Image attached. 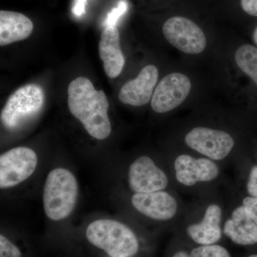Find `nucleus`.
Here are the masks:
<instances>
[{
	"label": "nucleus",
	"instance_id": "f257e3e1",
	"mask_svg": "<svg viewBox=\"0 0 257 257\" xmlns=\"http://www.w3.org/2000/svg\"><path fill=\"white\" fill-rule=\"evenodd\" d=\"M67 104L71 114L81 121L86 131L96 140L110 135L109 101L103 90H96L89 79L79 77L69 84Z\"/></svg>",
	"mask_w": 257,
	"mask_h": 257
},
{
	"label": "nucleus",
	"instance_id": "f03ea898",
	"mask_svg": "<svg viewBox=\"0 0 257 257\" xmlns=\"http://www.w3.org/2000/svg\"><path fill=\"white\" fill-rule=\"evenodd\" d=\"M78 197V184L69 170L57 168L47 176L43 192L44 209L49 219L60 221L73 211Z\"/></svg>",
	"mask_w": 257,
	"mask_h": 257
},
{
	"label": "nucleus",
	"instance_id": "7ed1b4c3",
	"mask_svg": "<svg viewBox=\"0 0 257 257\" xmlns=\"http://www.w3.org/2000/svg\"><path fill=\"white\" fill-rule=\"evenodd\" d=\"M86 236L96 247L111 257H131L138 253L136 235L126 225L111 219H99L88 226Z\"/></svg>",
	"mask_w": 257,
	"mask_h": 257
},
{
	"label": "nucleus",
	"instance_id": "20e7f679",
	"mask_svg": "<svg viewBox=\"0 0 257 257\" xmlns=\"http://www.w3.org/2000/svg\"><path fill=\"white\" fill-rule=\"evenodd\" d=\"M45 92L40 85L27 84L10 95L2 110V124L15 130L40 114L45 104Z\"/></svg>",
	"mask_w": 257,
	"mask_h": 257
},
{
	"label": "nucleus",
	"instance_id": "39448f33",
	"mask_svg": "<svg viewBox=\"0 0 257 257\" xmlns=\"http://www.w3.org/2000/svg\"><path fill=\"white\" fill-rule=\"evenodd\" d=\"M37 156L29 147L12 149L0 157V187L10 188L28 179L36 170Z\"/></svg>",
	"mask_w": 257,
	"mask_h": 257
},
{
	"label": "nucleus",
	"instance_id": "423d86ee",
	"mask_svg": "<svg viewBox=\"0 0 257 257\" xmlns=\"http://www.w3.org/2000/svg\"><path fill=\"white\" fill-rule=\"evenodd\" d=\"M162 31L167 41L184 53L198 55L207 46V38L202 29L184 17H173L167 20Z\"/></svg>",
	"mask_w": 257,
	"mask_h": 257
},
{
	"label": "nucleus",
	"instance_id": "0eeeda50",
	"mask_svg": "<svg viewBox=\"0 0 257 257\" xmlns=\"http://www.w3.org/2000/svg\"><path fill=\"white\" fill-rule=\"evenodd\" d=\"M191 89L192 83L185 74H167L155 88L151 101L152 109L160 114L173 110L187 99Z\"/></svg>",
	"mask_w": 257,
	"mask_h": 257
},
{
	"label": "nucleus",
	"instance_id": "6e6552de",
	"mask_svg": "<svg viewBox=\"0 0 257 257\" xmlns=\"http://www.w3.org/2000/svg\"><path fill=\"white\" fill-rule=\"evenodd\" d=\"M187 146L211 160H221L232 150L234 141L232 137L220 130L198 126L185 137Z\"/></svg>",
	"mask_w": 257,
	"mask_h": 257
},
{
	"label": "nucleus",
	"instance_id": "1a4fd4ad",
	"mask_svg": "<svg viewBox=\"0 0 257 257\" xmlns=\"http://www.w3.org/2000/svg\"><path fill=\"white\" fill-rule=\"evenodd\" d=\"M130 189L135 193H150L163 190L168 179L149 157H139L130 165L128 172Z\"/></svg>",
	"mask_w": 257,
	"mask_h": 257
},
{
	"label": "nucleus",
	"instance_id": "9d476101",
	"mask_svg": "<svg viewBox=\"0 0 257 257\" xmlns=\"http://www.w3.org/2000/svg\"><path fill=\"white\" fill-rule=\"evenodd\" d=\"M159 71L156 66L147 65L136 78L125 83L120 89L119 99L128 105L140 106L151 100L157 81Z\"/></svg>",
	"mask_w": 257,
	"mask_h": 257
},
{
	"label": "nucleus",
	"instance_id": "9b49d317",
	"mask_svg": "<svg viewBox=\"0 0 257 257\" xmlns=\"http://www.w3.org/2000/svg\"><path fill=\"white\" fill-rule=\"evenodd\" d=\"M175 169L177 180L187 187L198 182H210L219 174L217 165L212 161L205 158H193L188 155L177 157Z\"/></svg>",
	"mask_w": 257,
	"mask_h": 257
},
{
	"label": "nucleus",
	"instance_id": "f8f14e48",
	"mask_svg": "<svg viewBox=\"0 0 257 257\" xmlns=\"http://www.w3.org/2000/svg\"><path fill=\"white\" fill-rule=\"evenodd\" d=\"M132 203L139 212L155 220H169L175 216L177 211L175 198L163 191L136 193L132 198Z\"/></svg>",
	"mask_w": 257,
	"mask_h": 257
},
{
	"label": "nucleus",
	"instance_id": "ddd939ff",
	"mask_svg": "<svg viewBox=\"0 0 257 257\" xmlns=\"http://www.w3.org/2000/svg\"><path fill=\"white\" fill-rule=\"evenodd\" d=\"M99 53L106 75L112 79L119 76L124 68L125 60L120 47L119 32L116 27H107L103 30Z\"/></svg>",
	"mask_w": 257,
	"mask_h": 257
},
{
	"label": "nucleus",
	"instance_id": "4468645a",
	"mask_svg": "<svg viewBox=\"0 0 257 257\" xmlns=\"http://www.w3.org/2000/svg\"><path fill=\"white\" fill-rule=\"evenodd\" d=\"M223 231L236 244L248 246L257 243V224L243 205L233 211L231 218L225 222Z\"/></svg>",
	"mask_w": 257,
	"mask_h": 257
},
{
	"label": "nucleus",
	"instance_id": "2eb2a0df",
	"mask_svg": "<svg viewBox=\"0 0 257 257\" xmlns=\"http://www.w3.org/2000/svg\"><path fill=\"white\" fill-rule=\"evenodd\" d=\"M221 208L217 204H211L206 209L201 222L189 225L187 227V234L199 244H214L221 238Z\"/></svg>",
	"mask_w": 257,
	"mask_h": 257
},
{
	"label": "nucleus",
	"instance_id": "dca6fc26",
	"mask_svg": "<svg viewBox=\"0 0 257 257\" xmlns=\"http://www.w3.org/2000/svg\"><path fill=\"white\" fill-rule=\"evenodd\" d=\"M33 23L28 17L16 12H0V45L2 47L28 38Z\"/></svg>",
	"mask_w": 257,
	"mask_h": 257
},
{
	"label": "nucleus",
	"instance_id": "f3484780",
	"mask_svg": "<svg viewBox=\"0 0 257 257\" xmlns=\"http://www.w3.org/2000/svg\"><path fill=\"white\" fill-rule=\"evenodd\" d=\"M236 64L257 85V48L250 45H243L235 53Z\"/></svg>",
	"mask_w": 257,
	"mask_h": 257
},
{
	"label": "nucleus",
	"instance_id": "a211bd4d",
	"mask_svg": "<svg viewBox=\"0 0 257 257\" xmlns=\"http://www.w3.org/2000/svg\"><path fill=\"white\" fill-rule=\"evenodd\" d=\"M190 257H231L229 251L219 245H202L194 248Z\"/></svg>",
	"mask_w": 257,
	"mask_h": 257
},
{
	"label": "nucleus",
	"instance_id": "6ab92c4d",
	"mask_svg": "<svg viewBox=\"0 0 257 257\" xmlns=\"http://www.w3.org/2000/svg\"><path fill=\"white\" fill-rule=\"evenodd\" d=\"M128 8V2L126 0H120L116 7L111 9L106 15L104 22V27H116L120 18L127 12Z\"/></svg>",
	"mask_w": 257,
	"mask_h": 257
},
{
	"label": "nucleus",
	"instance_id": "aec40b11",
	"mask_svg": "<svg viewBox=\"0 0 257 257\" xmlns=\"http://www.w3.org/2000/svg\"><path fill=\"white\" fill-rule=\"evenodd\" d=\"M0 257H21L20 249L3 235L0 236Z\"/></svg>",
	"mask_w": 257,
	"mask_h": 257
},
{
	"label": "nucleus",
	"instance_id": "412c9836",
	"mask_svg": "<svg viewBox=\"0 0 257 257\" xmlns=\"http://www.w3.org/2000/svg\"><path fill=\"white\" fill-rule=\"evenodd\" d=\"M243 207L257 224V198L245 197L243 200Z\"/></svg>",
	"mask_w": 257,
	"mask_h": 257
},
{
	"label": "nucleus",
	"instance_id": "4be33fe9",
	"mask_svg": "<svg viewBox=\"0 0 257 257\" xmlns=\"http://www.w3.org/2000/svg\"><path fill=\"white\" fill-rule=\"evenodd\" d=\"M246 189L250 197L257 198V166H253L250 171Z\"/></svg>",
	"mask_w": 257,
	"mask_h": 257
},
{
	"label": "nucleus",
	"instance_id": "5701e85b",
	"mask_svg": "<svg viewBox=\"0 0 257 257\" xmlns=\"http://www.w3.org/2000/svg\"><path fill=\"white\" fill-rule=\"evenodd\" d=\"M241 6L246 14L257 17V0H241Z\"/></svg>",
	"mask_w": 257,
	"mask_h": 257
},
{
	"label": "nucleus",
	"instance_id": "b1692460",
	"mask_svg": "<svg viewBox=\"0 0 257 257\" xmlns=\"http://www.w3.org/2000/svg\"><path fill=\"white\" fill-rule=\"evenodd\" d=\"M87 0H74L72 13L77 18H80L85 14V8Z\"/></svg>",
	"mask_w": 257,
	"mask_h": 257
},
{
	"label": "nucleus",
	"instance_id": "393cba45",
	"mask_svg": "<svg viewBox=\"0 0 257 257\" xmlns=\"http://www.w3.org/2000/svg\"><path fill=\"white\" fill-rule=\"evenodd\" d=\"M173 257H190V255H189L188 253H186L185 251H179V252L176 253L175 255H174Z\"/></svg>",
	"mask_w": 257,
	"mask_h": 257
},
{
	"label": "nucleus",
	"instance_id": "a878e982",
	"mask_svg": "<svg viewBox=\"0 0 257 257\" xmlns=\"http://www.w3.org/2000/svg\"><path fill=\"white\" fill-rule=\"evenodd\" d=\"M253 40H254L255 43H256L257 45V28H256V30H255L254 32H253Z\"/></svg>",
	"mask_w": 257,
	"mask_h": 257
},
{
	"label": "nucleus",
	"instance_id": "bb28decb",
	"mask_svg": "<svg viewBox=\"0 0 257 257\" xmlns=\"http://www.w3.org/2000/svg\"><path fill=\"white\" fill-rule=\"evenodd\" d=\"M248 257H257V254L251 255V256H249Z\"/></svg>",
	"mask_w": 257,
	"mask_h": 257
}]
</instances>
